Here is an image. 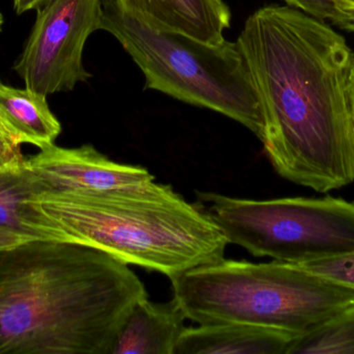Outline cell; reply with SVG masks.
<instances>
[{"mask_svg":"<svg viewBox=\"0 0 354 354\" xmlns=\"http://www.w3.org/2000/svg\"><path fill=\"white\" fill-rule=\"evenodd\" d=\"M347 93H348L349 106H351V116L354 126V56L351 72H349L348 83H347Z\"/></svg>","mask_w":354,"mask_h":354,"instance_id":"ffe728a7","label":"cell"},{"mask_svg":"<svg viewBox=\"0 0 354 354\" xmlns=\"http://www.w3.org/2000/svg\"><path fill=\"white\" fill-rule=\"evenodd\" d=\"M174 299L197 324H243L305 334L354 303V290L297 264L222 259L171 280Z\"/></svg>","mask_w":354,"mask_h":354,"instance_id":"277c9868","label":"cell"},{"mask_svg":"<svg viewBox=\"0 0 354 354\" xmlns=\"http://www.w3.org/2000/svg\"><path fill=\"white\" fill-rule=\"evenodd\" d=\"M28 241L31 240L26 237L0 229V251L18 247L23 243L28 242Z\"/></svg>","mask_w":354,"mask_h":354,"instance_id":"ac0fdd59","label":"cell"},{"mask_svg":"<svg viewBox=\"0 0 354 354\" xmlns=\"http://www.w3.org/2000/svg\"><path fill=\"white\" fill-rule=\"evenodd\" d=\"M26 164L46 191L58 193H97L155 180L147 168L112 161L91 145L66 149L54 143L26 158Z\"/></svg>","mask_w":354,"mask_h":354,"instance_id":"ba28073f","label":"cell"},{"mask_svg":"<svg viewBox=\"0 0 354 354\" xmlns=\"http://www.w3.org/2000/svg\"><path fill=\"white\" fill-rule=\"evenodd\" d=\"M297 335L243 324L185 328L174 354H286Z\"/></svg>","mask_w":354,"mask_h":354,"instance_id":"7c38bea8","label":"cell"},{"mask_svg":"<svg viewBox=\"0 0 354 354\" xmlns=\"http://www.w3.org/2000/svg\"><path fill=\"white\" fill-rule=\"evenodd\" d=\"M120 10L147 26L205 43L224 41L231 14L224 0H116Z\"/></svg>","mask_w":354,"mask_h":354,"instance_id":"9c48e42d","label":"cell"},{"mask_svg":"<svg viewBox=\"0 0 354 354\" xmlns=\"http://www.w3.org/2000/svg\"><path fill=\"white\" fill-rule=\"evenodd\" d=\"M297 265L326 280L354 290V253Z\"/></svg>","mask_w":354,"mask_h":354,"instance_id":"9a60e30c","label":"cell"},{"mask_svg":"<svg viewBox=\"0 0 354 354\" xmlns=\"http://www.w3.org/2000/svg\"><path fill=\"white\" fill-rule=\"evenodd\" d=\"M35 202L62 227L70 243L170 280L224 259L229 245L201 206L155 180L97 193L45 191Z\"/></svg>","mask_w":354,"mask_h":354,"instance_id":"3957f363","label":"cell"},{"mask_svg":"<svg viewBox=\"0 0 354 354\" xmlns=\"http://www.w3.org/2000/svg\"><path fill=\"white\" fill-rule=\"evenodd\" d=\"M2 23H3V18H2L1 12H0V29H1Z\"/></svg>","mask_w":354,"mask_h":354,"instance_id":"cb8c5ba5","label":"cell"},{"mask_svg":"<svg viewBox=\"0 0 354 354\" xmlns=\"http://www.w3.org/2000/svg\"><path fill=\"white\" fill-rule=\"evenodd\" d=\"M187 319L176 299L135 303L120 326L109 354H174Z\"/></svg>","mask_w":354,"mask_h":354,"instance_id":"8fae6325","label":"cell"},{"mask_svg":"<svg viewBox=\"0 0 354 354\" xmlns=\"http://www.w3.org/2000/svg\"><path fill=\"white\" fill-rule=\"evenodd\" d=\"M0 118L17 141L43 150L54 145L62 125L48 105L47 96L0 82Z\"/></svg>","mask_w":354,"mask_h":354,"instance_id":"4fadbf2b","label":"cell"},{"mask_svg":"<svg viewBox=\"0 0 354 354\" xmlns=\"http://www.w3.org/2000/svg\"><path fill=\"white\" fill-rule=\"evenodd\" d=\"M0 127H1V128L6 129V130H8V128H6V125H4L3 122H2L1 118H0ZM8 132H10V131H8ZM12 137H14V136H12Z\"/></svg>","mask_w":354,"mask_h":354,"instance_id":"603a6c76","label":"cell"},{"mask_svg":"<svg viewBox=\"0 0 354 354\" xmlns=\"http://www.w3.org/2000/svg\"><path fill=\"white\" fill-rule=\"evenodd\" d=\"M45 185L26 166L0 172V229L30 240L68 242V235L35 202Z\"/></svg>","mask_w":354,"mask_h":354,"instance_id":"30bf717a","label":"cell"},{"mask_svg":"<svg viewBox=\"0 0 354 354\" xmlns=\"http://www.w3.org/2000/svg\"><path fill=\"white\" fill-rule=\"evenodd\" d=\"M48 1L49 0H14V6L18 14H22L27 10H37Z\"/></svg>","mask_w":354,"mask_h":354,"instance_id":"d6986e66","label":"cell"},{"mask_svg":"<svg viewBox=\"0 0 354 354\" xmlns=\"http://www.w3.org/2000/svg\"><path fill=\"white\" fill-rule=\"evenodd\" d=\"M285 1L314 18L319 20L330 19L337 25L342 22L346 15V10L343 8L339 0H285Z\"/></svg>","mask_w":354,"mask_h":354,"instance_id":"2e32d148","label":"cell"},{"mask_svg":"<svg viewBox=\"0 0 354 354\" xmlns=\"http://www.w3.org/2000/svg\"><path fill=\"white\" fill-rule=\"evenodd\" d=\"M345 10H354V0H339Z\"/></svg>","mask_w":354,"mask_h":354,"instance_id":"7402d4cb","label":"cell"},{"mask_svg":"<svg viewBox=\"0 0 354 354\" xmlns=\"http://www.w3.org/2000/svg\"><path fill=\"white\" fill-rule=\"evenodd\" d=\"M37 10L15 71L27 89L41 95L73 91L93 76L83 66V50L89 35L102 29L103 0H49Z\"/></svg>","mask_w":354,"mask_h":354,"instance_id":"52a82bcc","label":"cell"},{"mask_svg":"<svg viewBox=\"0 0 354 354\" xmlns=\"http://www.w3.org/2000/svg\"><path fill=\"white\" fill-rule=\"evenodd\" d=\"M263 116L276 172L317 193L354 182L347 83L353 54L342 35L299 10H256L237 39Z\"/></svg>","mask_w":354,"mask_h":354,"instance_id":"6da1fadb","label":"cell"},{"mask_svg":"<svg viewBox=\"0 0 354 354\" xmlns=\"http://www.w3.org/2000/svg\"><path fill=\"white\" fill-rule=\"evenodd\" d=\"M26 166V158L21 152V143L0 127V172L16 170Z\"/></svg>","mask_w":354,"mask_h":354,"instance_id":"e0dca14e","label":"cell"},{"mask_svg":"<svg viewBox=\"0 0 354 354\" xmlns=\"http://www.w3.org/2000/svg\"><path fill=\"white\" fill-rule=\"evenodd\" d=\"M341 28L354 33V10H346V15L342 22L338 25Z\"/></svg>","mask_w":354,"mask_h":354,"instance_id":"44dd1931","label":"cell"},{"mask_svg":"<svg viewBox=\"0 0 354 354\" xmlns=\"http://www.w3.org/2000/svg\"><path fill=\"white\" fill-rule=\"evenodd\" d=\"M286 354H354V303L295 337Z\"/></svg>","mask_w":354,"mask_h":354,"instance_id":"5bb4252c","label":"cell"},{"mask_svg":"<svg viewBox=\"0 0 354 354\" xmlns=\"http://www.w3.org/2000/svg\"><path fill=\"white\" fill-rule=\"evenodd\" d=\"M103 8L102 29L142 71L145 89L224 114L261 141V107L237 42L210 44L156 30L120 10L116 0H103Z\"/></svg>","mask_w":354,"mask_h":354,"instance_id":"5b68a950","label":"cell"},{"mask_svg":"<svg viewBox=\"0 0 354 354\" xmlns=\"http://www.w3.org/2000/svg\"><path fill=\"white\" fill-rule=\"evenodd\" d=\"M229 245L254 257L304 264L354 253V203L335 197L255 201L198 193Z\"/></svg>","mask_w":354,"mask_h":354,"instance_id":"8992f818","label":"cell"},{"mask_svg":"<svg viewBox=\"0 0 354 354\" xmlns=\"http://www.w3.org/2000/svg\"><path fill=\"white\" fill-rule=\"evenodd\" d=\"M149 297L129 265L77 243L31 240L0 251V354H109Z\"/></svg>","mask_w":354,"mask_h":354,"instance_id":"7a4b0ae2","label":"cell"}]
</instances>
